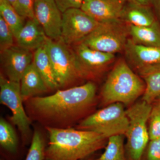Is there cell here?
Masks as SVG:
<instances>
[{
  "instance_id": "cell-1",
  "label": "cell",
  "mask_w": 160,
  "mask_h": 160,
  "mask_svg": "<svg viewBox=\"0 0 160 160\" xmlns=\"http://www.w3.org/2000/svg\"><path fill=\"white\" fill-rule=\"evenodd\" d=\"M97 86L91 81L69 89H58L47 97H35L24 101L31 121L45 128H73L90 114L97 103Z\"/></svg>"
},
{
  "instance_id": "cell-2",
  "label": "cell",
  "mask_w": 160,
  "mask_h": 160,
  "mask_svg": "<svg viewBox=\"0 0 160 160\" xmlns=\"http://www.w3.org/2000/svg\"><path fill=\"white\" fill-rule=\"evenodd\" d=\"M49 142L44 160H85L106 148L109 139L95 132L46 127Z\"/></svg>"
},
{
  "instance_id": "cell-3",
  "label": "cell",
  "mask_w": 160,
  "mask_h": 160,
  "mask_svg": "<svg viewBox=\"0 0 160 160\" xmlns=\"http://www.w3.org/2000/svg\"><path fill=\"white\" fill-rule=\"evenodd\" d=\"M146 84L134 73L126 61L120 59L115 64L101 92L103 106L115 103L129 106L144 94Z\"/></svg>"
},
{
  "instance_id": "cell-4",
  "label": "cell",
  "mask_w": 160,
  "mask_h": 160,
  "mask_svg": "<svg viewBox=\"0 0 160 160\" xmlns=\"http://www.w3.org/2000/svg\"><path fill=\"white\" fill-rule=\"evenodd\" d=\"M151 104L142 100L126 110L129 125L125 145L127 160H141L149 141L147 123L152 109Z\"/></svg>"
},
{
  "instance_id": "cell-5",
  "label": "cell",
  "mask_w": 160,
  "mask_h": 160,
  "mask_svg": "<svg viewBox=\"0 0 160 160\" xmlns=\"http://www.w3.org/2000/svg\"><path fill=\"white\" fill-rule=\"evenodd\" d=\"M45 46L59 89H69L78 81L86 80L78 66L71 46L61 38L54 40L48 37Z\"/></svg>"
},
{
  "instance_id": "cell-6",
  "label": "cell",
  "mask_w": 160,
  "mask_h": 160,
  "mask_svg": "<svg viewBox=\"0 0 160 160\" xmlns=\"http://www.w3.org/2000/svg\"><path fill=\"white\" fill-rule=\"evenodd\" d=\"M129 125L123 104L115 103L92 113L74 128L95 132L109 139L119 135L125 136Z\"/></svg>"
},
{
  "instance_id": "cell-7",
  "label": "cell",
  "mask_w": 160,
  "mask_h": 160,
  "mask_svg": "<svg viewBox=\"0 0 160 160\" xmlns=\"http://www.w3.org/2000/svg\"><path fill=\"white\" fill-rule=\"evenodd\" d=\"M128 36L127 24L113 20L100 23L81 42L95 50L114 54L124 51Z\"/></svg>"
},
{
  "instance_id": "cell-8",
  "label": "cell",
  "mask_w": 160,
  "mask_h": 160,
  "mask_svg": "<svg viewBox=\"0 0 160 160\" xmlns=\"http://www.w3.org/2000/svg\"><path fill=\"white\" fill-rule=\"evenodd\" d=\"M0 102L10 109L12 122L17 126L24 145L29 143L31 121L24 109L20 82L10 81L3 74L0 75Z\"/></svg>"
},
{
  "instance_id": "cell-9",
  "label": "cell",
  "mask_w": 160,
  "mask_h": 160,
  "mask_svg": "<svg viewBox=\"0 0 160 160\" xmlns=\"http://www.w3.org/2000/svg\"><path fill=\"white\" fill-rule=\"evenodd\" d=\"M62 16L61 38L70 46L82 42L100 24L81 9H68Z\"/></svg>"
},
{
  "instance_id": "cell-10",
  "label": "cell",
  "mask_w": 160,
  "mask_h": 160,
  "mask_svg": "<svg viewBox=\"0 0 160 160\" xmlns=\"http://www.w3.org/2000/svg\"><path fill=\"white\" fill-rule=\"evenodd\" d=\"M79 68L86 79L98 77L114 62L115 56L89 48L80 42L71 46Z\"/></svg>"
},
{
  "instance_id": "cell-11",
  "label": "cell",
  "mask_w": 160,
  "mask_h": 160,
  "mask_svg": "<svg viewBox=\"0 0 160 160\" xmlns=\"http://www.w3.org/2000/svg\"><path fill=\"white\" fill-rule=\"evenodd\" d=\"M33 53L29 49L13 45L1 52V65L6 78L20 82L25 70L33 62Z\"/></svg>"
},
{
  "instance_id": "cell-12",
  "label": "cell",
  "mask_w": 160,
  "mask_h": 160,
  "mask_svg": "<svg viewBox=\"0 0 160 160\" xmlns=\"http://www.w3.org/2000/svg\"><path fill=\"white\" fill-rule=\"evenodd\" d=\"M34 13L47 37L54 40L61 38L62 13L55 0H35Z\"/></svg>"
},
{
  "instance_id": "cell-13",
  "label": "cell",
  "mask_w": 160,
  "mask_h": 160,
  "mask_svg": "<svg viewBox=\"0 0 160 160\" xmlns=\"http://www.w3.org/2000/svg\"><path fill=\"white\" fill-rule=\"evenodd\" d=\"M126 0H84L81 9L98 22L119 20Z\"/></svg>"
},
{
  "instance_id": "cell-14",
  "label": "cell",
  "mask_w": 160,
  "mask_h": 160,
  "mask_svg": "<svg viewBox=\"0 0 160 160\" xmlns=\"http://www.w3.org/2000/svg\"><path fill=\"white\" fill-rule=\"evenodd\" d=\"M124 51L128 65L136 71L160 63V47L139 45L129 38Z\"/></svg>"
},
{
  "instance_id": "cell-15",
  "label": "cell",
  "mask_w": 160,
  "mask_h": 160,
  "mask_svg": "<svg viewBox=\"0 0 160 160\" xmlns=\"http://www.w3.org/2000/svg\"><path fill=\"white\" fill-rule=\"evenodd\" d=\"M47 38L37 20L29 19L15 39L18 46L32 51L44 46Z\"/></svg>"
},
{
  "instance_id": "cell-16",
  "label": "cell",
  "mask_w": 160,
  "mask_h": 160,
  "mask_svg": "<svg viewBox=\"0 0 160 160\" xmlns=\"http://www.w3.org/2000/svg\"><path fill=\"white\" fill-rule=\"evenodd\" d=\"M21 94L23 101L37 97L49 90L33 62L25 70L20 81Z\"/></svg>"
},
{
  "instance_id": "cell-17",
  "label": "cell",
  "mask_w": 160,
  "mask_h": 160,
  "mask_svg": "<svg viewBox=\"0 0 160 160\" xmlns=\"http://www.w3.org/2000/svg\"><path fill=\"white\" fill-rule=\"evenodd\" d=\"M120 20L128 25L150 26L158 23L150 6L126 2Z\"/></svg>"
},
{
  "instance_id": "cell-18",
  "label": "cell",
  "mask_w": 160,
  "mask_h": 160,
  "mask_svg": "<svg viewBox=\"0 0 160 160\" xmlns=\"http://www.w3.org/2000/svg\"><path fill=\"white\" fill-rule=\"evenodd\" d=\"M0 145L6 160H19L22 149L14 129L6 120H0Z\"/></svg>"
},
{
  "instance_id": "cell-19",
  "label": "cell",
  "mask_w": 160,
  "mask_h": 160,
  "mask_svg": "<svg viewBox=\"0 0 160 160\" xmlns=\"http://www.w3.org/2000/svg\"><path fill=\"white\" fill-rule=\"evenodd\" d=\"M137 72L146 84L142 100L152 105L160 98V63L146 66Z\"/></svg>"
},
{
  "instance_id": "cell-20",
  "label": "cell",
  "mask_w": 160,
  "mask_h": 160,
  "mask_svg": "<svg viewBox=\"0 0 160 160\" xmlns=\"http://www.w3.org/2000/svg\"><path fill=\"white\" fill-rule=\"evenodd\" d=\"M127 25L129 36L134 43L143 46L160 47V27L158 23L150 26Z\"/></svg>"
},
{
  "instance_id": "cell-21",
  "label": "cell",
  "mask_w": 160,
  "mask_h": 160,
  "mask_svg": "<svg viewBox=\"0 0 160 160\" xmlns=\"http://www.w3.org/2000/svg\"><path fill=\"white\" fill-rule=\"evenodd\" d=\"M33 62L49 89H59L45 45L35 50Z\"/></svg>"
},
{
  "instance_id": "cell-22",
  "label": "cell",
  "mask_w": 160,
  "mask_h": 160,
  "mask_svg": "<svg viewBox=\"0 0 160 160\" xmlns=\"http://www.w3.org/2000/svg\"><path fill=\"white\" fill-rule=\"evenodd\" d=\"M0 16L11 29L15 39L16 38L25 25L23 22L24 18L21 16L6 0H0Z\"/></svg>"
},
{
  "instance_id": "cell-23",
  "label": "cell",
  "mask_w": 160,
  "mask_h": 160,
  "mask_svg": "<svg viewBox=\"0 0 160 160\" xmlns=\"http://www.w3.org/2000/svg\"><path fill=\"white\" fill-rule=\"evenodd\" d=\"M124 136L119 135L109 138L105 152L99 158L93 160H127L124 145Z\"/></svg>"
},
{
  "instance_id": "cell-24",
  "label": "cell",
  "mask_w": 160,
  "mask_h": 160,
  "mask_svg": "<svg viewBox=\"0 0 160 160\" xmlns=\"http://www.w3.org/2000/svg\"><path fill=\"white\" fill-rule=\"evenodd\" d=\"M47 144L41 132L36 130L32 138L31 145L25 160H44Z\"/></svg>"
},
{
  "instance_id": "cell-25",
  "label": "cell",
  "mask_w": 160,
  "mask_h": 160,
  "mask_svg": "<svg viewBox=\"0 0 160 160\" xmlns=\"http://www.w3.org/2000/svg\"><path fill=\"white\" fill-rule=\"evenodd\" d=\"M148 127L149 140L160 138V109L152 106L149 115Z\"/></svg>"
},
{
  "instance_id": "cell-26",
  "label": "cell",
  "mask_w": 160,
  "mask_h": 160,
  "mask_svg": "<svg viewBox=\"0 0 160 160\" xmlns=\"http://www.w3.org/2000/svg\"><path fill=\"white\" fill-rule=\"evenodd\" d=\"M15 38L9 26L0 16V50L1 52L13 46Z\"/></svg>"
},
{
  "instance_id": "cell-27",
  "label": "cell",
  "mask_w": 160,
  "mask_h": 160,
  "mask_svg": "<svg viewBox=\"0 0 160 160\" xmlns=\"http://www.w3.org/2000/svg\"><path fill=\"white\" fill-rule=\"evenodd\" d=\"M35 0H17L15 9L21 16L28 19H36L34 13Z\"/></svg>"
},
{
  "instance_id": "cell-28",
  "label": "cell",
  "mask_w": 160,
  "mask_h": 160,
  "mask_svg": "<svg viewBox=\"0 0 160 160\" xmlns=\"http://www.w3.org/2000/svg\"><path fill=\"white\" fill-rule=\"evenodd\" d=\"M141 160H160V138L149 140Z\"/></svg>"
},
{
  "instance_id": "cell-29",
  "label": "cell",
  "mask_w": 160,
  "mask_h": 160,
  "mask_svg": "<svg viewBox=\"0 0 160 160\" xmlns=\"http://www.w3.org/2000/svg\"><path fill=\"white\" fill-rule=\"evenodd\" d=\"M62 13L70 9H81L84 0H55Z\"/></svg>"
},
{
  "instance_id": "cell-30",
  "label": "cell",
  "mask_w": 160,
  "mask_h": 160,
  "mask_svg": "<svg viewBox=\"0 0 160 160\" xmlns=\"http://www.w3.org/2000/svg\"><path fill=\"white\" fill-rule=\"evenodd\" d=\"M126 2L141 5V6H150L152 5L151 0H126Z\"/></svg>"
},
{
  "instance_id": "cell-31",
  "label": "cell",
  "mask_w": 160,
  "mask_h": 160,
  "mask_svg": "<svg viewBox=\"0 0 160 160\" xmlns=\"http://www.w3.org/2000/svg\"><path fill=\"white\" fill-rule=\"evenodd\" d=\"M152 4L154 6L156 12L160 20V0H151Z\"/></svg>"
},
{
  "instance_id": "cell-32",
  "label": "cell",
  "mask_w": 160,
  "mask_h": 160,
  "mask_svg": "<svg viewBox=\"0 0 160 160\" xmlns=\"http://www.w3.org/2000/svg\"><path fill=\"white\" fill-rule=\"evenodd\" d=\"M152 106H154V107H157V108L160 109V98L156 100L152 104Z\"/></svg>"
},
{
  "instance_id": "cell-33",
  "label": "cell",
  "mask_w": 160,
  "mask_h": 160,
  "mask_svg": "<svg viewBox=\"0 0 160 160\" xmlns=\"http://www.w3.org/2000/svg\"><path fill=\"white\" fill-rule=\"evenodd\" d=\"M6 1H7L8 2L10 3L12 6H13V7L15 8L16 5L17 0H6Z\"/></svg>"
},
{
  "instance_id": "cell-34",
  "label": "cell",
  "mask_w": 160,
  "mask_h": 160,
  "mask_svg": "<svg viewBox=\"0 0 160 160\" xmlns=\"http://www.w3.org/2000/svg\"><path fill=\"white\" fill-rule=\"evenodd\" d=\"M86 160H93V159H88Z\"/></svg>"
},
{
  "instance_id": "cell-35",
  "label": "cell",
  "mask_w": 160,
  "mask_h": 160,
  "mask_svg": "<svg viewBox=\"0 0 160 160\" xmlns=\"http://www.w3.org/2000/svg\"><path fill=\"white\" fill-rule=\"evenodd\" d=\"M6 160L5 159H4V158H1V160Z\"/></svg>"
}]
</instances>
